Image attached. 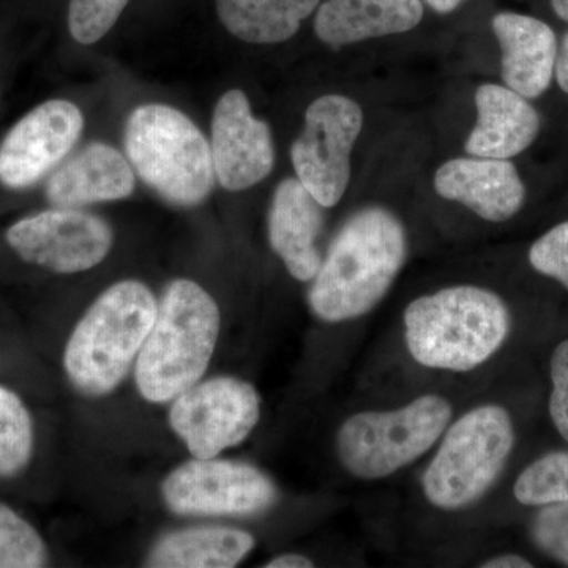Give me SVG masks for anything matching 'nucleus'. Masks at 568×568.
Instances as JSON below:
<instances>
[{
    "mask_svg": "<svg viewBox=\"0 0 568 568\" xmlns=\"http://www.w3.org/2000/svg\"><path fill=\"white\" fill-rule=\"evenodd\" d=\"M555 74L559 88L568 95V32L562 37V41H560L558 47Z\"/></svg>",
    "mask_w": 568,
    "mask_h": 568,
    "instance_id": "c85d7f7f",
    "label": "nucleus"
},
{
    "mask_svg": "<svg viewBox=\"0 0 568 568\" xmlns=\"http://www.w3.org/2000/svg\"><path fill=\"white\" fill-rule=\"evenodd\" d=\"M440 197L470 209L489 223L514 219L526 201V186L510 160L458 156L440 164L435 174Z\"/></svg>",
    "mask_w": 568,
    "mask_h": 568,
    "instance_id": "4468645a",
    "label": "nucleus"
},
{
    "mask_svg": "<svg viewBox=\"0 0 568 568\" xmlns=\"http://www.w3.org/2000/svg\"><path fill=\"white\" fill-rule=\"evenodd\" d=\"M156 312L145 284L129 280L104 291L67 343L63 365L71 384L88 395L114 390L140 355Z\"/></svg>",
    "mask_w": 568,
    "mask_h": 568,
    "instance_id": "20e7f679",
    "label": "nucleus"
},
{
    "mask_svg": "<svg viewBox=\"0 0 568 568\" xmlns=\"http://www.w3.org/2000/svg\"><path fill=\"white\" fill-rule=\"evenodd\" d=\"M84 118L69 100H48L22 115L0 142V183L26 190L52 173L80 141Z\"/></svg>",
    "mask_w": 568,
    "mask_h": 568,
    "instance_id": "f8f14e48",
    "label": "nucleus"
},
{
    "mask_svg": "<svg viewBox=\"0 0 568 568\" xmlns=\"http://www.w3.org/2000/svg\"><path fill=\"white\" fill-rule=\"evenodd\" d=\"M365 115L361 104L339 93L320 97L305 112L304 130L291 148L302 185L324 209L335 207L351 182V155Z\"/></svg>",
    "mask_w": 568,
    "mask_h": 568,
    "instance_id": "6e6552de",
    "label": "nucleus"
},
{
    "mask_svg": "<svg viewBox=\"0 0 568 568\" xmlns=\"http://www.w3.org/2000/svg\"><path fill=\"white\" fill-rule=\"evenodd\" d=\"M211 151L216 181L230 192L252 189L274 170L271 126L253 114L248 97L237 89L216 103Z\"/></svg>",
    "mask_w": 568,
    "mask_h": 568,
    "instance_id": "ddd939ff",
    "label": "nucleus"
},
{
    "mask_svg": "<svg viewBox=\"0 0 568 568\" xmlns=\"http://www.w3.org/2000/svg\"><path fill=\"white\" fill-rule=\"evenodd\" d=\"M424 20L422 0H327L317 10V39L332 50L398 36Z\"/></svg>",
    "mask_w": 568,
    "mask_h": 568,
    "instance_id": "a211bd4d",
    "label": "nucleus"
},
{
    "mask_svg": "<svg viewBox=\"0 0 568 568\" xmlns=\"http://www.w3.org/2000/svg\"><path fill=\"white\" fill-rule=\"evenodd\" d=\"M523 506H548L568 500V452H552L523 470L514 487Z\"/></svg>",
    "mask_w": 568,
    "mask_h": 568,
    "instance_id": "5701e85b",
    "label": "nucleus"
},
{
    "mask_svg": "<svg viewBox=\"0 0 568 568\" xmlns=\"http://www.w3.org/2000/svg\"><path fill=\"white\" fill-rule=\"evenodd\" d=\"M407 351L418 365L473 372L500 349L511 317L503 298L473 284L444 287L406 306Z\"/></svg>",
    "mask_w": 568,
    "mask_h": 568,
    "instance_id": "f03ea898",
    "label": "nucleus"
},
{
    "mask_svg": "<svg viewBox=\"0 0 568 568\" xmlns=\"http://www.w3.org/2000/svg\"><path fill=\"white\" fill-rule=\"evenodd\" d=\"M315 564L312 559L305 558L301 555H283L278 558L272 559L267 564V568H312Z\"/></svg>",
    "mask_w": 568,
    "mask_h": 568,
    "instance_id": "7c9ffc66",
    "label": "nucleus"
},
{
    "mask_svg": "<svg viewBox=\"0 0 568 568\" xmlns=\"http://www.w3.org/2000/svg\"><path fill=\"white\" fill-rule=\"evenodd\" d=\"M7 242L24 263L54 274H78L106 257L112 231L106 222L91 213L55 207L11 224Z\"/></svg>",
    "mask_w": 568,
    "mask_h": 568,
    "instance_id": "9d476101",
    "label": "nucleus"
},
{
    "mask_svg": "<svg viewBox=\"0 0 568 568\" xmlns=\"http://www.w3.org/2000/svg\"><path fill=\"white\" fill-rule=\"evenodd\" d=\"M133 190L132 164L111 145L93 142L51 174L47 197L55 207H80L125 200Z\"/></svg>",
    "mask_w": 568,
    "mask_h": 568,
    "instance_id": "6ab92c4d",
    "label": "nucleus"
},
{
    "mask_svg": "<svg viewBox=\"0 0 568 568\" xmlns=\"http://www.w3.org/2000/svg\"><path fill=\"white\" fill-rule=\"evenodd\" d=\"M484 568H532V562L518 555H503L481 564Z\"/></svg>",
    "mask_w": 568,
    "mask_h": 568,
    "instance_id": "c756f323",
    "label": "nucleus"
},
{
    "mask_svg": "<svg viewBox=\"0 0 568 568\" xmlns=\"http://www.w3.org/2000/svg\"><path fill=\"white\" fill-rule=\"evenodd\" d=\"M551 383L549 416L559 435L568 443V339L556 346L551 355Z\"/></svg>",
    "mask_w": 568,
    "mask_h": 568,
    "instance_id": "cd10ccee",
    "label": "nucleus"
},
{
    "mask_svg": "<svg viewBox=\"0 0 568 568\" xmlns=\"http://www.w3.org/2000/svg\"><path fill=\"white\" fill-rule=\"evenodd\" d=\"M406 256L402 220L381 205L358 209L335 235L315 276L308 295L313 313L335 324L372 312L390 291Z\"/></svg>",
    "mask_w": 568,
    "mask_h": 568,
    "instance_id": "f257e3e1",
    "label": "nucleus"
},
{
    "mask_svg": "<svg viewBox=\"0 0 568 568\" xmlns=\"http://www.w3.org/2000/svg\"><path fill=\"white\" fill-rule=\"evenodd\" d=\"M163 496L175 514L244 517L271 507L276 489L254 466L196 458L164 480Z\"/></svg>",
    "mask_w": 568,
    "mask_h": 568,
    "instance_id": "9b49d317",
    "label": "nucleus"
},
{
    "mask_svg": "<svg viewBox=\"0 0 568 568\" xmlns=\"http://www.w3.org/2000/svg\"><path fill=\"white\" fill-rule=\"evenodd\" d=\"M450 418L452 405L439 395L420 396L394 410L354 414L336 436L339 462L362 480L392 476L435 446Z\"/></svg>",
    "mask_w": 568,
    "mask_h": 568,
    "instance_id": "0eeeda50",
    "label": "nucleus"
},
{
    "mask_svg": "<svg viewBox=\"0 0 568 568\" xmlns=\"http://www.w3.org/2000/svg\"><path fill=\"white\" fill-rule=\"evenodd\" d=\"M130 0H70L69 29L80 44L103 39L118 22Z\"/></svg>",
    "mask_w": 568,
    "mask_h": 568,
    "instance_id": "393cba45",
    "label": "nucleus"
},
{
    "mask_svg": "<svg viewBox=\"0 0 568 568\" xmlns=\"http://www.w3.org/2000/svg\"><path fill=\"white\" fill-rule=\"evenodd\" d=\"M551 7L560 20L568 22V0H551Z\"/></svg>",
    "mask_w": 568,
    "mask_h": 568,
    "instance_id": "473e14b6",
    "label": "nucleus"
},
{
    "mask_svg": "<svg viewBox=\"0 0 568 568\" xmlns=\"http://www.w3.org/2000/svg\"><path fill=\"white\" fill-rule=\"evenodd\" d=\"M323 209L297 178L284 179L272 197L268 239L298 282L315 280L323 265L317 246L324 230Z\"/></svg>",
    "mask_w": 568,
    "mask_h": 568,
    "instance_id": "dca6fc26",
    "label": "nucleus"
},
{
    "mask_svg": "<svg viewBox=\"0 0 568 568\" xmlns=\"http://www.w3.org/2000/svg\"><path fill=\"white\" fill-rule=\"evenodd\" d=\"M500 47L504 84L525 99L544 95L555 78L558 39L547 22L528 14L500 11L493 18Z\"/></svg>",
    "mask_w": 568,
    "mask_h": 568,
    "instance_id": "2eb2a0df",
    "label": "nucleus"
},
{
    "mask_svg": "<svg viewBox=\"0 0 568 568\" xmlns=\"http://www.w3.org/2000/svg\"><path fill=\"white\" fill-rule=\"evenodd\" d=\"M529 263L538 274L556 280L568 290V222L558 224L534 242Z\"/></svg>",
    "mask_w": 568,
    "mask_h": 568,
    "instance_id": "bb28decb",
    "label": "nucleus"
},
{
    "mask_svg": "<svg viewBox=\"0 0 568 568\" xmlns=\"http://www.w3.org/2000/svg\"><path fill=\"white\" fill-rule=\"evenodd\" d=\"M254 538L245 530L196 528L163 537L149 556L148 567L233 568L252 551Z\"/></svg>",
    "mask_w": 568,
    "mask_h": 568,
    "instance_id": "aec40b11",
    "label": "nucleus"
},
{
    "mask_svg": "<svg viewBox=\"0 0 568 568\" xmlns=\"http://www.w3.org/2000/svg\"><path fill=\"white\" fill-rule=\"evenodd\" d=\"M515 428L503 406L485 405L458 418L426 467L422 488L432 506L462 510L477 503L506 467Z\"/></svg>",
    "mask_w": 568,
    "mask_h": 568,
    "instance_id": "423d86ee",
    "label": "nucleus"
},
{
    "mask_svg": "<svg viewBox=\"0 0 568 568\" xmlns=\"http://www.w3.org/2000/svg\"><path fill=\"white\" fill-rule=\"evenodd\" d=\"M260 417L261 399L252 384L215 377L179 395L170 422L194 458L209 459L244 443Z\"/></svg>",
    "mask_w": 568,
    "mask_h": 568,
    "instance_id": "1a4fd4ad",
    "label": "nucleus"
},
{
    "mask_svg": "<svg viewBox=\"0 0 568 568\" xmlns=\"http://www.w3.org/2000/svg\"><path fill=\"white\" fill-rule=\"evenodd\" d=\"M125 151L142 181L168 203L194 207L212 192L211 145L192 119L175 108H136L126 121Z\"/></svg>",
    "mask_w": 568,
    "mask_h": 568,
    "instance_id": "39448f33",
    "label": "nucleus"
},
{
    "mask_svg": "<svg viewBox=\"0 0 568 568\" xmlns=\"http://www.w3.org/2000/svg\"><path fill=\"white\" fill-rule=\"evenodd\" d=\"M424 2L428 3L436 13L448 14L457 10L463 0H424Z\"/></svg>",
    "mask_w": 568,
    "mask_h": 568,
    "instance_id": "2f4dec72",
    "label": "nucleus"
},
{
    "mask_svg": "<svg viewBox=\"0 0 568 568\" xmlns=\"http://www.w3.org/2000/svg\"><path fill=\"white\" fill-rule=\"evenodd\" d=\"M33 426L20 396L0 386V477L20 474L32 457Z\"/></svg>",
    "mask_w": 568,
    "mask_h": 568,
    "instance_id": "4be33fe9",
    "label": "nucleus"
},
{
    "mask_svg": "<svg viewBox=\"0 0 568 568\" xmlns=\"http://www.w3.org/2000/svg\"><path fill=\"white\" fill-rule=\"evenodd\" d=\"M476 126L465 144L469 155L510 160L528 151L540 133L536 108L507 85L481 84L476 92Z\"/></svg>",
    "mask_w": 568,
    "mask_h": 568,
    "instance_id": "f3484780",
    "label": "nucleus"
},
{
    "mask_svg": "<svg viewBox=\"0 0 568 568\" xmlns=\"http://www.w3.org/2000/svg\"><path fill=\"white\" fill-rule=\"evenodd\" d=\"M47 545L40 534L0 503V568H39L47 566Z\"/></svg>",
    "mask_w": 568,
    "mask_h": 568,
    "instance_id": "b1692460",
    "label": "nucleus"
},
{
    "mask_svg": "<svg viewBox=\"0 0 568 568\" xmlns=\"http://www.w3.org/2000/svg\"><path fill=\"white\" fill-rule=\"evenodd\" d=\"M220 310L190 280H175L159 305L136 362V384L148 402L166 403L196 386L215 351Z\"/></svg>",
    "mask_w": 568,
    "mask_h": 568,
    "instance_id": "7ed1b4c3",
    "label": "nucleus"
},
{
    "mask_svg": "<svg viewBox=\"0 0 568 568\" xmlns=\"http://www.w3.org/2000/svg\"><path fill=\"white\" fill-rule=\"evenodd\" d=\"M321 0H215L220 21L235 39L276 44L293 39Z\"/></svg>",
    "mask_w": 568,
    "mask_h": 568,
    "instance_id": "412c9836",
    "label": "nucleus"
},
{
    "mask_svg": "<svg viewBox=\"0 0 568 568\" xmlns=\"http://www.w3.org/2000/svg\"><path fill=\"white\" fill-rule=\"evenodd\" d=\"M532 540L549 558L568 566V500L548 504L532 521Z\"/></svg>",
    "mask_w": 568,
    "mask_h": 568,
    "instance_id": "a878e982",
    "label": "nucleus"
}]
</instances>
